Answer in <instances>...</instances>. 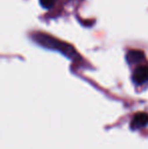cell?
Segmentation results:
<instances>
[{
	"instance_id": "4",
	"label": "cell",
	"mask_w": 148,
	"mask_h": 149,
	"mask_svg": "<svg viewBox=\"0 0 148 149\" xmlns=\"http://www.w3.org/2000/svg\"><path fill=\"white\" fill-rule=\"evenodd\" d=\"M126 60L129 64H138L144 60V53L140 50H131L127 53Z\"/></svg>"
},
{
	"instance_id": "5",
	"label": "cell",
	"mask_w": 148,
	"mask_h": 149,
	"mask_svg": "<svg viewBox=\"0 0 148 149\" xmlns=\"http://www.w3.org/2000/svg\"><path fill=\"white\" fill-rule=\"evenodd\" d=\"M56 0H41V4L44 8H51L55 4Z\"/></svg>"
},
{
	"instance_id": "1",
	"label": "cell",
	"mask_w": 148,
	"mask_h": 149,
	"mask_svg": "<svg viewBox=\"0 0 148 149\" xmlns=\"http://www.w3.org/2000/svg\"><path fill=\"white\" fill-rule=\"evenodd\" d=\"M34 40L39 45L48 48V49L61 52L63 55L67 56L70 59H75L76 57H78V54H77V52L75 51V49L72 46H70L67 43H64L62 41H59V40L55 39V38L51 37L49 35H46V33H38L36 35H34Z\"/></svg>"
},
{
	"instance_id": "2",
	"label": "cell",
	"mask_w": 148,
	"mask_h": 149,
	"mask_svg": "<svg viewBox=\"0 0 148 149\" xmlns=\"http://www.w3.org/2000/svg\"><path fill=\"white\" fill-rule=\"evenodd\" d=\"M132 79L135 84L141 85L148 80V65L138 66L134 70L132 75Z\"/></svg>"
},
{
	"instance_id": "3",
	"label": "cell",
	"mask_w": 148,
	"mask_h": 149,
	"mask_svg": "<svg viewBox=\"0 0 148 149\" xmlns=\"http://www.w3.org/2000/svg\"><path fill=\"white\" fill-rule=\"evenodd\" d=\"M148 125V114L146 113H137L133 117L131 121V129L132 130H138L146 127Z\"/></svg>"
}]
</instances>
